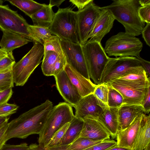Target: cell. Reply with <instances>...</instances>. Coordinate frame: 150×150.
<instances>
[{
	"instance_id": "cell-1",
	"label": "cell",
	"mask_w": 150,
	"mask_h": 150,
	"mask_svg": "<svg viewBox=\"0 0 150 150\" xmlns=\"http://www.w3.org/2000/svg\"><path fill=\"white\" fill-rule=\"evenodd\" d=\"M48 99L22 114L8 123L6 142L12 138L25 139L30 135L39 134L53 108Z\"/></svg>"
},
{
	"instance_id": "cell-2",
	"label": "cell",
	"mask_w": 150,
	"mask_h": 150,
	"mask_svg": "<svg viewBox=\"0 0 150 150\" xmlns=\"http://www.w3.org/2000/svg\"><path fill=\"white\" fill-rule=\"evenodd\" d=\"M110 5L99 7L100 10L110 11L115 19L124 26L128 35L137 36L141 34L145 23L140 18L138 13L141 6L139 0H114Z\"/></svg>"
},
{
	"instance_id": "cell-3",
	"label": "cell",
	"mask_w": 150,
	"mask_h": 150,
	"mask_svg": "<svg viewBox=\"0 0 150 150\" xmlns=\"http://www.w3.org/2000/svg\"><path fill=\"white\" fill-rule=\"evenodd\" d=\"M60 40L80 44L77 25V12L71 8H59L48 28Z\"/></svg>"
},
{
	"instance_id": "cell-4",
	"label": "cell",
	"mask_w": 150,
	"mask_h": 150,
	"mask_svg": "<svg viewBox=\"0 0 150 150\" xmlns=\"http://www.w3.org/2000/svg\"><path fill=\"white\" fill-rule=\"evenodd\" d=\"M74 117L72 107L66 102H60L53 107L39 134V144L44 148L54 133Z\"/></svg>"
},
{
	"instance_id": "cell-5",
	"label": "cell",
	"mask_w": 150,
	"mask_h": 150,
	"mask_svg": "<svg viewBox=\"0 0 150 150\" xmlns=\"http://www.w3.org/2000/svg\"><path fill=\"white\" fill-rule=\"evenodd\" d=\"M143 47V43L139 39L121 32L110 38L104 49L109 56L138 57Z\"/></svg>"
},
{
	"instance_id": "cell-6",
	"label": "cell",
	"mask_w": 150,
	"mask_h": 150,
	"mask_svg": "<svg viewBox=\"0 0 150 150\" xmlns=\"http://www.w3.org/2000/svg\"><path fill=\"white\" fill-rule=\"evenodd\" d=\"M44 54V47L40 43H34L29 52L13 65L12 72L16 86H23L41 62Z\"/></svg>"
},
{
	"instance_id": "cell-7",
	"label": "cell",
	"mask_w": 150,
	"mask_h": 150,
	"mask_svg": "<svg viewBox=\"0 0 150 150\" xmlns=\"http://www.w3.org/2000/svg\"><path fill=\"white\" fill-rule=\"evenodd\" d=\"M82 48L90 77L94 84L99 85L104 69L110 59L101 42L88 41Z\"/></svg>"
},
{
	"instance_id": "cell-8",
	"label": "cell",
	"mask_w": 150,
	"mask_h": 150,
	"mask_svg": "<svg viewBox=\"0 0 150 150\" xmlns=\"http://www.w3.org/2000/svg\"><path fill=\"white\" fill-rule=\"evenodd\" d=\"M29 24L17 11L11 9L7 5L0 4V29L25 36L35 43L43 44L31 32Z\"/></svg>"
},
{
	"instance_id": "cell-9",
	"label": "cell",
	"mask_w": 150,
	"mask_h": 150,
	"mask_svg": "<svg viewBox=\"0 0 150 150\" xmlns=\"http://www.w3.org/2000/svg\"><path fill=\"white\" fill-rule=\"evenodd\" d=\"M143 67L134 57L110 58L103 72L99 84H107Z\"/></svg>"
},
{
	"instance_id": "cell-10",
	"label": "cell",
	"mask_w": 150,
	"mask_h": 150,
	"mask_svg": "<svg viewBox=\"0 0 150 150\" xmlns=\"http://www.w3.org/2000/svg\"><path fill=\"white\" fill-rule=\"evenodd\" d=\"M61 45L67 63L86 78L90 79V76L80 44L60 40Z\"/></svg>"
},
{
	"instance_id": "cell-11",
	"label": "cell",
	"mask_w": 150,
	"mask_h": 150,
	"mask_svg": "<svg viewBox=\"0 0 150 150\" xmlns=\"http://www.w3.org/2000/svg\"><path fill=\"white\" fill-rule=\"evenodd\" d=\"M99 7L93 2L82 10L77 11V25L80 44L84 45L93 25L100 14Z\"/></svg>"
},
{
	"instance_id": "cell-12",
	"label": "cell",
	"mask_w": 150,
	"mask_h": 150,
	"mask_svg": "<svg viewBox=\"0 0 150 150\" xmlns=\"http://www.w3.org/2000/svg\"><path fill=\"white\" fill-rule=\"evenodd\" d=\"M106 84L110 86L121 94L123 98L122 104L142 105L147 88L149 87L126 84L117 80Z\"/></svg>"
},
{
	"instance_id": "cell-13",
	"label": "cell",
	"mask_w": 150,
	"mask_h": 150,
	"mask_svg": "<svg viewBox=\"0 0 150 150\" xmlns=\"http://www.w3.org/2000/svg\"><path fill=\"white\" fill-rule=\"evenodd\" d=\"M107 106L91 94L82 98L74 107V116L83 120L89 115L98 117Z\"/></svg>"
},
{
	"instance_id": "cell-14",
	"label": "cell",
	"mask_w": 150,
	"mask_h": 150,
	"mask_svg": "<svg viewBox=\"0 0 150 150\" xmlns=\"http://www.w3.org/2000/svg\"><path fill=\"white\" fill-rule=\"evenodd\" d=\"M88 36V40L99 42L113 27L115 19L110 11L102 9Z\"/></svg>"
},
{
	"instance_id": "cell-15",
	"label": "cell",
	"mask_w": 150,
	"mask_h": 150,
	"mask_svg": "<svg viewBox=\"0 0 150 150\" xmlns=\"http://www.w3.org/2000/svg\"><path fill=\"white\" fill-rule=\"evenodd\" d=\"M57 89L66 103L74 108L82 98L64 70L54 76Z\"/></svg>"
},
{
	"instance_id": "cell-16",
	"label": "cell",
	"mask_w": 150,
	"mask_h": 150,
	"mask_svg": "<svg viewBox=\"0 0 150 150\" xmlns=\"http://www.w3.org/2000/svg\"><path fill=\"white\" fill-rule=\"evenodd\" d=\"M83 121V125L79 137H85L97 141L110 139V134L98 117L89 115Z\"/></svg>"
},
{
	"instance_id": "cell-17",
	"label": "cell",
	"mask_w": 150,
	"mask_h": 150,
	"mask_svg": "<svg viewBox=\"0 0 150 150\" xmlns=\"http://www.w3.org/2000/svg\"><path fill=\"white\" fill-rule=\"evenodd\" d=\"M144 113H141L137 116L131 123L125 129H119L118 130L116 137L117 146L132 150Z\"/></svg>"
},
{
	"instance_id": "cell-18",
	"label": "cell",
	"mask_w": 150,
	"mask_h": 150,
	"mask_svg": "<svg viewBox=\"0 0 150 150\" xmlns=\"http://www.w3.org/2000/svg\"><path fill=\"white\" fill-rule=\"evenodd\" d=\"M64 70L80 96L83 98L93 93L97 85L74 69L67 63Z\"/></svg>"
},
{
	"instance_id": "cell-19",
	"label": "cell",
	"mask_w": 150,
	"mask_h": 150,
	"mask_svg": "<svg viewBox=\"0 0 150 150\" xmlns=\"http://www.w3.org/2000/svg\"><path fill=\"white\" fill-rule=\"evenodd\" d=\"M41 67L43 74L54 76L64 70L67 64L66 59L60 57L55 52L48 51L44 53Z\"/></svg>"
},
{
	"instance_id": "cell-20",
	"label": "cell",
	"mask_w": 150,
	"mask_h": 150,
	"mask_svg": "<svg viewBox=\"0 0 150 150\" xmlns=\"http://www.w3.org/2000/svg\"><path fill=\"white\" fill-rule=\"evenodd\" d=\"M119 108L107 106L98 118L112 138L116 137L119 129L118 115Z\"/></svg>"
},
{
	"instance_id": "cell-21",
	"label": "cell",
	"mask_w": 150,
	"mask_h": 150,
	"mask_svg": "<svg viewBox=\"0 0 150 150\" xmlns=\"http://www.w3.org/2000/svg\"><path fill=\"white\" fill-rule=\"evenodd\" d=\"M143 113L144 110L142 105L122 104L119 110V129L122 130L127 127L137 116Z\"/></svg>"
},
{
	"instance_id": "cell-22",
	"label": "cell",
	"mask_w": 150,
	"mask_h": 150,
	"mask_svg": "<svg viewBox=\"0 0 150 150\" xmlns=\"http://www.w3.org/2000/svg\"><path fill=\"white\" fill-rule=\"evenodd\" d=\"M3 34L0 41L1 49L8 52H12L29 42L31 40L23 35L7 31H3Z\"/></svg>"
},
{
	"instance_id": "cell-23",
	"label": "cell",
	"mask_w": 150,
	"mask_h": 150,
	"mask_svg": "<svg viewBox=\"0 0 150 150\" xmlns=\"http://www.w3.org/2000/svg\"><path fill=\"white\" fill-rule=\"evenodd\" d=\"M150 141V115L144 114L132 150H142Z\"/></svg>"
},
{
	"instance_id": "cell-24",
	"label": "cell",
	"mask_w": 150,
	"mask_h": 150,
	"mask_svg": "<svg viewBox=\"0 0 150 150\" xmlns=\"http://www.w3.org/2000/svg\"><path fill=\"white\" fill-rule=\"evenodd\" d=\"M55 15L52 7L45 4L40 10L31 17L34 25L48 28L51 25Z\"/></svg>"
},
{
	"instance_id": "cell-25",
	"label": "cell",
	"mask_w": 150,
	"mask_h": 150,
	"mask_svg": "<svg viewBox=\"0 0 150 150\" xmlns=\"http://www.w3.org/2000/svg\"><path fill=\"white\" fill-rule=\"evenodd\" d=\"M84 124V121L75 116L62 137L60 145L70 144L79 137Z\"/></svg>"
},
{
	"instance_id": "cell-26",
	"label": "cell",
	"mask_w": 150,
	"mask_h": 150,
	"mask_svg": "<svg viewBox=\"0 0 150 150\" xmlns=\"http://www.w3.org/2000/svg\"><path fill=\"white\" fill-rule=\"evenodd\" d=\"M6 1L19 8L30 17L45 5V4H40L32 0Z\"/></svg>"
},
{
	"instance_id": "cell-27",
	"label": "cell",
	"mask_w": 150,
	"mask_h": 150,
	"mask_svg": "<svg viewBox=\"0 0 150 150\" xmlns=\"http://www.w3.org/2000/svg\"><path fill=\"white\" fill-rule=\"evenodd\" d=\"M15 63L12 52L0 48V73L12 70Z\"/></svg>"
},
{
	"instance_id": "cell-28",
	"label": "cell",
	"mask_w": 150,
	"mask_h": 150,
	"mask_svg": "<svg viewBox=\"0 0 150 150\" xmlns=\"http://www.w3.org/2000/svg\"><path fill=\"white\" fill-rule=\"evenodd\" d=\"M44 53L48 51L55 52L61 58L66 59L62 50L59 38L56 35L53 36L43 43Z\"/></svg>"
},
{
	"instance_id": "cell-29",
	"label": "cell",
	"mask_w": 150,
	"mask_h": 150,
	"mask_svg": "<svg viewBox=\"0 0 150 150\" xmlns=\"http://www.w3.org/2000/svg\"><path fill=\"white\" fill-rule=\"evenodd\" d=\"M102 141H95L86 137H80L68 145L69 150H84Z\"/></svg>"
},
{
	"instance_id": "cell-30",
	"label": "cell",
	"mask_w": 150,
	"mask_h": 150,
	"mask_svg": "<svg viewBox=\"0 0 150 150\" xmlns=\"http://www.w3.org/2000/svg\"><path fill=\"white\" fill-rule=\"evenodd\" d=\"M108 88L107 104L111 107L119 108L123 104V98L121 94L110 85Z\"/></svg>"
},
{
	"instance_id": "cell-31",
	"label": "cell",
	"mask_w": 150,
	"mask_h": 150,
	"mask_svg": "<svg viewBox=\"0 0 150 150\" xmlns=\"http://www.w3.org/2000/svg\"><path fill=\"white\" fill-rule=\"evenodd\" d=\"M29 27L31 32L37 38L42 41L43 44L44 42L53 36L47 28L30 25Z\"/></svg>"
},
{
	"instance_id": "cell-32",
	"label": "cell",
	"mask_w": 150,
	"mask_h": 150,
	"mask_svg": "<svg viewBox=\"0 0 150 150\" xmlns=\"http://www.w3.org/2000/svg\"><path fill=\"white\" fill-rule=\"evenodd\" d=\"M12 70L0 73V92L14 87Z\"/></svg>"
},
{
	"instance_id": "cell-33",
	"label": "cell",
	"mask_w": 150,
	"mask_h": 150,
	"mask_svg": "<svg viewBox=\"0 0 150 150\" xmlns=\"http://www.w3.org/2000/svg\"><path fill=\"white\" fill-rule=\"evenodd\" d=\"M69 124L70 122L66 124L57 131L52 137L44 149L60 145L62 139Z\"/></svg>"
},
{
	"instance_id": "cell-34",
	"label": "cell",
	"mask_w": 150,
	"mask_h": 150,
	"mask_svg": "<svg viewBox=\"0 0 150 150\" xmlns=\"http://www.w3.org/2000/svg\"><path fill=\"white\" fill-rule=\"evenodd\" d=\"M108 88L106 84L97 85L93 94L105 105L107 104Z\"/></svg>"
},
{
	"instance_id": "cell-35",
	"label": "cell",
	"mask_w": 150,
	"mask_h": 150,
	"mask_svg": "<svg viewBox=\"0 0 150 150\" xmlns=\"http://www.w3.org/2000/svg\"><path fill=\"white\" fill-rule=\"evenodd\" d=\"M116 141L110 139L103 140L84 150H107L116 145Z\"/></svg>"
},
{
	"instance_id": "cell-36",
	"label": "cell",
	"mask_w": 150,
	"mask_h": 150,
	"mask_svg": "<svg viewBox=\"0 0 150 150\" xmlns=\"http://www.w3.org/2000/svg\"><path fill=\"white\" fill-rule=\"evenodd\" d=\"M19 107L14 104L7 103L0 106V116L8 117L15 113Z\"/></svg>"
},
{
	"instance_id": "cell-37",
	"label": "cell",
	"mask_w": 150,
	"mask_h": 150,
	"mask_svg": "<svg viewBox=\"0 0 150 150\" xmlns=\"http://www.w3.org/2000/svg\"><path fill=\"white\" fill-rule=\"evenodd\" d=\"M139 16L143 22L150 23V4L141 6L138 11Z\"/></svg>"
},
{
	"instance_id": "cell-38",
	"label": "cell",
	"mask_w": 150,
	"mask_h": 150,
	"mask_svg": "<svg viewBox=\"0 0 150 150\" xmlns=\"http://www.w3.org/2000/svg\"><path fill=\"white\" fill-rule=\"evenodd\" d=\"M29 146L25 143L18 145H11L4 144L0 150H28Z\"/></svg>"
},
{
	"instance_id": "cell-39",
	"label": "cell",
	"mask_w": 150,
	"mask_h": 150,
	"mask_svg": "<svg viewBox=\"0 0 150 150\" xmlns=\"http://www.w3.org/2000/svg\"><path fill=\"white\" fill-rule=\"evenodd\" d=\"M13 93L12 88L0 92V106L7 103Z\"/></svg>"
},
{
	"instance_id": "cell-40",
	"label": "cell",
	"mask_w": 150,
	"mask_h": 150,
	"mask_svg": "<svg viewBox=\"0 0 150 150\" xmlns=\"http://www.w3.org/2000/svg\"><path fill=\"white\" fill-rule=\"evenodd\" d=\"M142 106L144 109V113L149 114L150 111V86L147 88Z\"/></svg>"
},
{
	"instance_id": "cell-41",
	"label": "cell",
	"mask_w": 150,
	"mask_h": 150,
	"mask_svg": "<svg viewBox=\"0 0 150 150\" xmlns=\"http://www.w3.org/2000/svg\"><path fill=\"white\" fill-rule=\"evenodd\" d=\"M8 126V122L0 126V149L6 142V139Z\"/></svg>"
},
{
	"instance_id": "cell-42",
	"label": "cell",
	"mask_w": 150,
	"mask_h": 150,
	"mask_svg": "<svg viewBox=\"0 0 150 150\" xmlns=\"http://www.w3.org/2000/svg\"><path fill=\"white\" fill-rule=\"evenodd\" d=\"M69 1L77 7L78 11L82 10L90 3L93 2V0H70Z\"/></svg>"
},
{
	"instance_id": "cell-43",
	"label": "cell",
	"mask_w": 150,
	"mask_h": 150,
	"mask_svg": "<svg viewBox=\"0 0 150 150\" xmlns=\"http://www.w3.org/2000/svg\"><path fill=\"white\" fill-rule=\"evenodd\" d=\"M141 34L146 44L150 46V23H146L142 30Z\"/></svg>"
},
{
	"instance_id": "cell-44",
	"label": "cell",
	"mask_w": 150,
	"mask_h": 150,
	"mask_svg": "<svg viewBox=\"0 0 150 150\" xmlns=\"http://www.w3.org/2000/svg\"><path fill=\"white\" fill-rule=\"evenodd\" d=\"M137 60L139 62L145 71L148 77L150 76V62L140 57H136Z\"/></svg>"
},
{
	"instance_id": "cell-45",
	"label": "cell",
	"mask_w": 150,
	"mask_h": 150,
	"mask_svg": "<svg viewBox=\"0 0 150 150\" xmlns=\"http://www.w3.org/2000/svg\"><path fill=\"white\" fill-rule=\"evenodd\" d=\"M68 145H59L45 148L44 149L45 150H69L68 149Z\"/></svg>"
},
{
	"instance_id": "cell-46",
	"label": "cell",
	"mask_w": 150,
	"mask_h": 150,
	"mask_svg": "<svg viewBox=\"0 0 150 150\" xmlns=\"http://www.w3.org/2000/svg\"><path fill=\"white\" fill-rule=\"evenodd\" d=\"M28 150H45L39 144H32L29 146Z\"/></svg>"
},
{
	"instance_id": "cell-47",
	"label": "cell",
	"mask_w": 150,
	"mask_h": 150,
	"mask_svg": "<svg viewBox=\"0 0 150 150\" xmlns=\"http://www.w3.org/2000/svg\"><path fill=\"white\" fill-rule=\"evenodd\" d=\"M64 0H52L50 1L49 5L52 7L54 6H56L59 7L61 4L64 1Z\"/></svg>"
},
{
	"instance_id": "cell-48",
	"label": "cell",
	"mask_w": 150,
	"mask_h": 150,
	"mask_svg": "<svg viewBox=\"0 0 150 150\" xmlns=\"http://www.w3.org/2000/svg\"><path fill=\"white\" fill-rule=\"evenodd\" d=\"M107 150H132L131 149L121 147L116 145L113 146Z\"/></svg>"
},
{
	"instance_id": "cell-49",
	"label": "cell",
	"mask_w": 150,
	"mask_h": 150,
	"mask_svg": "<svg viewBox=\"0 0 150 150\" xmlns=\"http://www.w3.org/2000/svg\"><path fill=\"white\" fill-rule=\"evenodd\" d=\"M9 117H2L0 116V126L4 123L8 122Z\"/></svg>"
},
{
	"instance_id": "cell-50",
	"label": "cell",
	"mask_w": 150,
	"mask_h": 150,
	"mask_svg": "<svg viewBox=\"0 0 150 150\" xmlns=\"http://www.w3.org/2000/svg\"><path fill=\"white\" fill-rule=\"evenodd\" d=\"M139 1L141 6L150 4V0H139Z\"/></svg>"
},
{
	"instance_id": "cell-51",
	"label": "cell",
	"mask_w": 150,
	"mask_h": 150,
	"mask_svg": "<svg viewBox=\"0 0 150 150\" xmlns=\"http://www.w3.org/2000/svg\"><path fill=\"white\" fill-rule=\"evenodd\" d=\"M142 150H150V143L149 144Z\"/></svg>"
},
{
	"instance_id": "cell-52",
	"label": "cell",
	"mask_w": 150,
	"mask_h": 150,
	"mask_svg": "<svg viewBox=\"0 0 150 150\" xmlns=\"http://www.w3.org/2000/svg\"><path fill=\"white\" fill-rule=\"evenodd\" d=\"M3 3V1H2L0 0V4H2Z\"/></svg>"
},
{
	"instance_id": "cell-53",
	"label": "cell",
	"mask_w": 150,
	"mask_h": 150,
	"mask_svg": "<svg viewBox=\"0 0 150 150\" xmlns=\"http://www.w3.org/2000/svg\"></svg>"
}]
</instances>
